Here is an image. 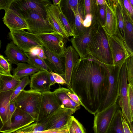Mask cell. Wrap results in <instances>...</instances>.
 Wrapping results in <instances>:
<instances>
[{
    "instance_id": "1",
    "label": "cell",
    "mask_w": 133,
    "mask_h": 133,
    "mask_svg": "<svg viewBox=\"0 0 133 133\" xmlns=\"http://www.w3.org/2000/svg\"><path fill=\"white\" fill-rule=\"evenodd\" d=\"M108 84L105 64L88 55L80 58L74 66L67 87L77 96L81 105L94 115L106 98Z\"/></svg>"
},
{
    "instance_id": "2",
    "label": "cell",
    "mask_w": 133,
    "mask_h": 133,
    "mask_svg": "<svg viewBox=\"0 0 133 133\" xmlns=\"http://www.w3.org/2000/svg\"><path fill=\"white\" fill-rule=\"evenodd\" d=\"M86 50L88 55L106 65H114L107 34L102 27L96 30Z\"/></svg>"
},
{
    "instance_id": "3",
    "label": "cell",
    "mask_w": 133,
    "mask_h": 133,
    "mask_svg": "<svg viewBox=\"0 0 133 133\" xmlns=\"http://www.w3.org/2000/svg\"><path fill=\"white\" fill-rule=\"evenodd\" d=\"M42 92L35 90H24L14 100L17 108L31 116L37 121Z\"/></svg>"
},
{
    "instance_id": "4",
    "label": "cell",
    "mask_w": 133,
    "mask_h": 133,
    "mask_svg": "<svg viewBox=\"0 0 133 133\" xmlns=\"http://www.w3.org/2000/svg\"><path fill=\"white\" fill-rule=\"evenodd\" d=\"M123 64L117 65L105 64L108 75V86L106 98L98 112L102 111L116 103L119 92L120 72Z\"/></svg>"
},
{
    "instance_id": "5",
    "label": "cell",
    "mask_w": 133,
    "mask_h": 133,
    "mask_svg": "<svg viewBox=\"0 0 133 133\" xmlns=\"http://www.w3.org/2000/svg\"><path fill=\"white\" fill-rule=\"evenodd\" d=\"M51 3L49 0H13L9 9L15 11L23 18L28 14L36 13L48 19L45 6Z\"/></svg>"
},
{
    "instance_id": "6",
    "label": "cell",
    "mask_w": 133,
    "mask_h": 133,
    "mask_svg": "<svg viewBox=\"0 0 133 133\" xmlns=\"http://www.w3.org/2000/svg\"><path fill=\"white\" fill-rule=\"evenodd\" d=\"M76 111L60 107L39 121L45 130L68 128L71 117Z\"/></svg>"
},
{
    "instance_id": "7",
    "label": "cell",
    "mask_w": 133,
    "mask_h": 133,
    "mask_svg": "<svg viewBox=\"0 0 133 133\" xmlns=\"http://www.w3.org/2000/svg\"><path fill=\"white\" fill-rule=\"evenodd\" d=\"M8 37L25 53H31L36 48L43 46L36 35L24 30L10 31Z\"/></svg>"
},
{
    "instance_id": "8",
    "label": "cell",
    "mask_w": 133,
    "mask_h": 133,
    "mask_svg": "<svg viewBox=\"0 0 133 133\" xmlns=\"http://www.w3.org/2000/svg\"><path fill=\"white\" fill-rule=\"evenodd\" d=\"M107 35L114 65L123 64L132 54L127 48L118 28L115 34Z\"/></svg>"
},
{
    "instance_id": "9",
    "label": "cell",
    "mask_w": 133,
    "mask_h": 133,
    "mask_svg": "<svg viewBox=\"0 0 133 133\" xmlns=\"http://www.w3.org/2000/svg\"><path fill=\"white\" fill-rule=\"evenodd\" d=\"M36 35L46 49L56 55L64 56L67 39L56 32Z\"/></svg>"
},
{
    "instance_id": "10",
    "label": "cell",
    "mask_w": 133,
    "mask_h": 133,
    "mask_svg": "<svg viewBox=\"0 0 133 133\" xmlns=\"http://www.w3.org/2000/svg\"><path fill=\"white\" fill-rule=\"evenodd\" d=\"M119 89L118 101L122 111L124 115L128 122H132L131 112L129 102L128 81L126 68L124 63L120 72Z\"/></svg>"
},
{
    "instance_id": "11",
    "label": "cell",
    "mask_w": 133,
    "mask_h": 133,
    "mask_svg": "<svg viewBox=\"0 0 133 133\" xmlns=\"http://www.w3.org/2000/svg\"><path fill=\"white\" fill-rule=\"evenodd\" d=\"M118 108L116 103L94 115L93 129L94 133H107Z\"/></svg>"
},
{
    "instance_id": "12",
    "label": "cell",
    "mask_w": 133,
    "mask_h": 133,
    "mask_svg": "<svg viewBox=\"0 0 133 133\" xmlns=\"http://www.w3.org/2000/svg\"><path fill=\"white\" fill-rule=\"evenodd\" d=\"M23 18L28 25V31L30 33L36 35L56 32L48 19L37 13L28 14Z\"/></svg>"
},
{
    "instance_id": "13",
    "label": "cell",
    "mask_w": 133,
    "mask_h": 133,
    "mask_svg": "<svg viewBox=\"0 0 133 133\" xmlns=\"http://www.w3.org/2000/svg\"><path fill=\"white\" fill-rule=\"evenodd\" d=\"M35 121V119L30 115L17 108L12 116L10 123L6 126L1 127L0 132L12 133Z\"/></svg>"
},
{
    "instance_id": "14",
    "label": "cell",
    "mask_w": 133,
    "mask_h": 133,
    "mask_svg": "<svg viewBox=\"0 0 133 133\" xmlns=\"http://www.w3.org/2000/svg\"><path fill=\"white\" fill-rule=\"evenodd\" d=\"M41 92L37 122L47 116L60 107L59 102L53 92L49 91Z\"/></svg>"
},
{
    "instance_id": "15",
    "label": "cell",
    "mask_w": 133,
    "mask_h": 133,
    "mask_svg": "<svg viewBox=\"0 0 133 133\" xmlns=\"http://www.w3.org/2000/svg\"><path fill=\"white\" fill-rule=\"evenodd\" d=\"M101 27L91 26L82 34L76 37L72 38L70 41L72 46L78 54L80 58L88 56L86 48L90 42L96 30Z\"/></svg>"
},
{
    "instance_id": "16",
    "label": "cell",
    "mask_w": 133,
    "mask_h": 133,
    "mask_svg": "<svg viewBox=\"0 0 133 133\" xmlns=\"http://www.w3.org/2000/svg\"><path fill=\"white\" fill-rule=\"evenodd\" d=\"M45 8L48 20L55 31L60 34L64 38L68 39L70 36L64 28L61 21L59 7L51 3L47 4Z\"/></svg>"
},
{
    "instance_id": "17",
    "label": "cell",
    "mask_w": 133,
    "mask_h": 133,
    "mask_svg": "<svg viewBox=\"0 0 133 133\" xmlns=\"http://www.w3.org/2000/svg\"><path fill=\"white\" fill-rule=\"evenodd\" d=\"M4 23L10 31L27 30L29 28L24 19L15 11L9 9L5 11L2 18Z\"/></svg>"
},
{
    "instance_id": "18",
    "label": "cell",
    "mask_w": 133,
    "mask_h": 133,
    "mask_svg": "<svg viewBox=\"0 0 133 133\" xmlns=\"http://www.w3.org/2000/svg\"><path fill=\"white\" fill-rule=\"evenodd\" d=\"M40 70L30 76V89L41 92L50 91V86L49 72Z\"/></svg>"
},
{
    "instance_id": "19",
    "label": "cell",
    "mask_w": 133,
    "mask_h": 133,
    "mask_svg": "<svg viewBox=\"0 0 133 133\" xmlns=\"http://www.w3.org/2000/svg\"><path fill=\"white\" fill-rule=\"evenodd\" d=\"M65 58V72L62 77L65 80L67 87L70 86L71 75L73 69L80 58L78 54L72 46L66 47L64 54Z\"/></svg>"
},
{
    "instance_id": "20",
    "label": "cell",
    "mask_w": 133,
    "mask_h": 133,
    "mask_svg": "<svg viewBox=\"0 0 133 133\" xmlns=\"http://www.w3.org/2000/svg\"><path fill=\"white\" fill-rule=\"evenodd\" d=\"M46 57L47 63L54 72L61 76H64L65 72V58L64 56L56 55L43 46Z\"/></svg>"
},
{
    "instance_id": "21",
    "label": "cell",
    "mask_w": 133,
    "mask_h": 133,
    "mask_svg": "<svg viewBox=\"0 0 133 133\" xmlns=\"http://www.w3.org/2000/svg\"><path fill=\"white\" fill-rule=\"evenodd\" d=\"M14 91L0 92V117L2 127L8 125L11 122L9 104Z\"/></svg>"
},
{
    "instance_id": "22",
    "label": "cell",
    "mask_w": 133,
    "mask_h": 133,
    "mask_svg": "<svg viewBox=\"0 0 133 133\" xmlns=\"http://www.w3.org/2000/svg\"><path fill=\"white\" fill-rule=\"evenodd\" d=\"M4 52L6 58L11 64L28 62V59L25 53L12 41L7 44Z\"/></svg>"
},
{
    "instance_id": "23",
    "label": "cell",
    "mask_w": 133,
    "mask_h": 133,
    "mask_svg": "<svg viewBox=\"0 0 133 133\" xmlns=\"http://www.w3.org/2000/svg\"><path fill=\"white\" fill-rule=\"evenodd\" d=\"M122 7L124 22V35L123 38L126 46L132 54H133V21L125 9L121 0H120Z\"/></svg>"
},
{
    "instance_id": "24",
    "label": "cell",
    "mask_w": 133,
    "mask_h": 133,
    "mask_svg": "<svg viewBox=\"0 0 133 133\" xmlns=\"http://www.w3.org/2000/svg\"><path fill=\"white\" fill-rule=\"evenodd\" d=\"M79 4V0H61L60 4L57 5L69 22L72 28Z\"/></svg>"
},
{
    "instance_id": "25",
    "label": "cell",
    "mask_w": 133,
    "mask_h": 133,
    "mask_svg": "<svg viewBox=\"0 0 133 133\" xmlns=\"http://www.w3.org/2000/svg\"><path fill=\"white\" fill-rule=\"evenodd\" d=\"M67 89L68 88L60 87L53 92L57 98L61 108L73 109L76 111L80 109L81 105L71 99L68 94Z\"/></svg>"
},
{
    "instance_id": "26",
    "label": "cell",
    "mask_w": 133,
    "mask_h": 133,
    "mask_svg": "<svg viewBox=\"0 0 133 133\" xmlns=\"http://www.w3.org/2000/svg\"><path fill=\"white\" fill-rule=\"evenodd\" d=\"M83 5L85 16L90 14L92 16L91 26L95 27L101 25L98 17L99 6L96 0H83Z\"/></svg>"
},
{
    "instance_id": "27",
    "label": "cell",
    "mask_w": 133,
    "mask_h": 133,
    "mask_svg": "<svg viewBox=\"0 0 133 133\" xmlns=\"http://www.w3.org/2000/svg\"><path fill=\"white\" fill-rule=\"evenodd\" d=\"M21 79L10 74L0 73V92L14 90Z\"/></svg>"
},
{
    "instance_id": "28",
    "label": "cell",
    "mask_w": 133,
    "mask_h": 133,
    "mask_svg": "<svg viewBox=\"0 0 133 133\" xmlns=\"http://www.w3.org/2000/svg\"><path fill=\"white\" fill-rule=\"evenodd\" d=\"M85 18L83 0H79V5L76 11L75 22L73 26L75 37L82 34L88 28H85L83 25Z\"/></svg>"
},
{
    "instance_id": "29",
    "label": "cell",
    "mask_w": 133,
    "mask_h": 133,
    "mask_svg": "<svg viewBox=\"0 0 133 133\" xmlns=\"http://www.w3.org/2000/svg\"><path fill=\"white\" fill-rule=\"evenodd\" d=\"M107 5L105 22L102 27L107 34L113 35L115 34L118 28L116 16L114 12Z\"/></svg>"
},
{
    "instance_id": "30",
    "label": "cell",
    "mask_w": 133,
    "mask_h": 133,
    "mask_svg": "<svg viewBox=\"0 0 133 133\" xmlns=\"http://www.w3.org/2000/svg\"><path fill=\"white\" fill-rule=\"evenodd\" d=\"M16 64L17 67L13 69V75L20 79L31 76L40 70L26 62H19Z\"/></svg>"
},
{
    "instance_id": "31",
    "label": "cell",
    "mask_w": 133,
    "mask_h": 133,
    "mask_svg": "<svg viewBox=\"0 0 133 133\" xmlns=\"http://www.w3.org/2000/svg\"><path fill=\"white\" fill-rule=\"evenodd\" d=\"M25 54L28 59L27 63L41 70L48 72L53 71V70L45 60L32 53H25Z\"/></svg>"
},
{
    "instance_id": "32",
    "label": "cell",
    "mask_w": 133,
    "mask_h": 133,
    "mask_svg": "<svg viewBox=\"0 0 133 133\" xmlns=\"http://www.w3.org/2000/svg\"><path fill=\"white\" fill-rule=\"evenodd\" d=\"M122 115V111L118 109L115 114L107 133H124Z\"/></svg>"
},
{
    "instance_id": "33",
    "label": "cell",
    "mask_w": 133,
    "mask_h": 133,
    "mask_svg": "<svg viewBox=\"0 0 133 133\" xmlns=\"http://www.w3.org/2000/svg\"><path fill=\"white\" fill-rule=\"evenodd\" d=\"M68 128L69 133H85L82 124L73 116L71 117Z\"/></svg>"
},
{
    "instance_id": "34",
    "label": "cell",
    "mask_w": 133,
    "mask_h": 133,
    "mask_svg": "<svg viewBox=\"0 0 133 133\" xmlns=\"http://www.w3.org/2000/svg\"><path fill=\"white\" fill-rule=\"evenodd\" d=\"M115 13L116 16L118 28L123 39L124 35V24L122 7L120 0Z\"/></svg>"
},
{
    "instance_id": "35",
    "label": "cell",
    "mask_w": 133,
    "mask_h": 133,
    "mask_svg": "<svg viewBox=\"0 0 133 133\" xmlns=\"http://www.w3.org/2000/svg\"><path fill=\"white\" fill-rule=\"evenodd\" d=\"M125 65L127 77L129 84L133 85V54L126 59Z\"/></svg>"
},
{
    "instance_id": "36",
    "label": "cell",
    "mask_w": 133,
    "mask_h": 133,
    "mask_svg": "<svg viewBox=\"0 0 133 133\" xmlns=\"http://www.w3.org/2000/svg\"><path fill=\"white\" fill-rule=\"evenodd\" d=\"M30 82V79L29 76L25 77L21 79L19 84L14 90L11 96L10 101L14 100L16 97L24 90L25 87Z\"/></svg>"
},
{
    "instance_id": "37",
    "label": "cell",
    "mask_w": 133,
    "mask_h": 133,
    "mask_svg": "<svg viewBox=\"0 0 133 133\" xmlns=\"http://www.w3.org/2000/svg\"><path fill=\"white\" fill-rule=\"evenodd\" d=\"M11 65L8 60L3 55L0 56V73L10 74Z\"/></svg>"
},
{
    "instance_id": "38",
    "label": "cell",
    "mask_w": 133,
    "mask_h": 133,
    "mask_svg": "<svg viewBox=\"0 0 133 133\" xmlns=\"http://www.w3.org/2000/svg\"><path fill=\"white\" fill-rule=\"evenodd\" d=\"M59 9L60 17L64 28L70 36L74 37L75 35L72 26L60 8Z\"/></svg>"
},
{
    "instance_id": "39",
    "label": "cell",
    "mask_w": 133,
    "mask_h": 133,
    "mask_svg": "<svg viewBox=\"0 0 133 133\" xmlns=\"http://www.w3.org/2000/svg\"><path fill=\"white\" fill-rule=\"evenodd\" d=\"M107 5V3L106 5L99 6L98 18L99 21L102 26L104 25L105 22Z\"/></svg>"
},
{
    "instance_id": "40",
    "label": "cell",
    "mask_w": 133,
    "mask_h": 133,
    "mask_svg": "<svg viewBox=\"0 0 133 133\" xmlns=\"http://www.w3.org/2000/svg\"><path fill=\"white\" fill-rule=\"evenodd\" d=\"M129 102L131 112L132 122L133 121V85L128 84Z\"/></svg>"
},
{
    "instance_id": "41",
    "label": "cell",
    "mask_w": 133,
    "mask_h": 133,
    "mask_svg": "<svg viewBox=\"0 0 133 133\" xmlns=\"http://www.w3.org/2000/svg\"><path fill=\"white\" fill-rule=\"evenodd\" d=\"M125 9L133 21V8L130 0H121Z\"/></svg>"
},
{
    "instance_id": "42",
    "label": "cell",
    "mask_w": 133,
    "mask_h": 133,
    "mask_svg": "<svg viewBox=\"0 0 133 133\" xmlns=\"http://www.w3.org/2000/svg\"><path fill=\"white\" fill-rule=\"evenodd\" d=\"M30 53L35 55L43 59H46L43 47L39 46L36 47L32 50Z\"/></svg>"
},
{
    "instance_id": "43",
    "label": "cell",
    "mask_w": 133,
    "mask_h": 133,
    "mask_svg": "<svg viewBox=\"0 0 133 133\" xmlns=\"http://www.w3.org/2000/svg\"><path fill=\"white\" fill-rule=\"evenodd\" d=\"M53 75L55 81V83L61 85L67 84L65 79L59 74L53 71L50 72Z\"/></svg>"
},
{
    "instance_id": "44",
    "label": "cell",
    "mask_w": 133,
    "mask_h": 133,
    "mask_svg": "<svg viewBox=\"0 0 133 133\" xmlns=\"http://www.w3.org/2000/svg\"><path fill=\"white\" fill-rule=\"evenodd\" d=\"M122 118L124 133H132L126 118L122 112Z\"/></svg>"
},
{
    "instance_id": "45",
    "label": "cell",
    "mask_w": 133,
    "mask_h": 133,
    "mask_svg": "<svg viewBox=\"0 0 133 133\" xmlns=\"http://www.w3.org/2000/svg\"><path fill=\"white\" fill-rule=\"evenodd\" d=\"M13 0H0V9L4 10L5 11L9 9Z\"/></svg>"
},
{
    "instance_id": "46",
    "label": "cell",
    "mask_w": 133,
    "mask_h": 133,
    "mask_svg": "<svg viewBox=\"0 0 133 133\" xmlns=\"http://www.w3.org/2000/svg\"><path fill=\"white\" fill-rule=\"evenodd\" d=\"M67 94L71 99L73 101L79 105H81L80 100L77 96L68 88Z\"/></svg>"
},
{
    "instance_id": "47",
    "label": "cell",
    "mask_w": 133,
    "mask_h": 133,
    "mask_svg": "<svg viewBox=\"0 0 133 133\" xmlns=\"http://www.w3.org/2000/svg\"><path fill=\"white\" fill-rule=\"evenodd\" d=\"M34 123L21 128L12 133H31Z\"/></svg>"
},
{
    "instance_id": "48",
    "label": "cell",
    "mask_w": 133,
    "mask_h": 133,
    "mask_svg": "<svg viewBox=\"0 0 133 133\" xmlns=\"http://www.w3.org/2000/svg\"><path fill=\"white\" fill-rule=\"evenodd\" d=\"M37 133H69L68 128L61 129H51L38 132Z\"/></svg>"
},
{
    "instance_id": "49",
    "label": "cell",
    "mask_w": 133,
    "mask_h": 133,
    "mask_svg": "<svg viewBox=\"0 0 133 133\" xmlns=\"http://www.w3.org/2000/svg\"><path fill=\"white\" fill-rule=\"evenodd\" d=\"M108 5L115 12L116 8L118 5L119 0H106Z\"/></svg>"
},
{
    "instance_id": "50",
    "label": "cell",
    "mask_w": 133,
    "mask_h": 133,
    "mask_svg": "<svg viewBox=\"0 0 133 133\" xmlns=\"http://www.w3.org/2000/svg\"><path fill=\"white\" fill-rule=\"evenodd\" d=\"M92 17L91 15L88 14L85 16V19L83 23L84 26L86 28L90 27L92 24Z\"/></svg>"
},
{
    "instance_id": "51",
    "label": "cell",
    "mask_w": 133,
    "mask_h": 133,
    "mask_svg": "<svg viewBox=\"0 0 133 133\" xmlns=\"http://www.w3.org/2000/svg\"><path fill=\"white\" fill-rule=\"evenodd\" d=\"M17 108L14 100L10 101L9 104V112L11 120L13 114L16 110Z\"/></svg>"
},
{
    "instance_id": "52",
    "label": "cell",
    "mask_w": 133,
    "mask_h": 133,
    "mask_svg": "<svg viewBox=\"0 0 133 133\" xmlns=\"http://www.w3.org/2000/svg\"><path fill=\"white\" fill-rule=\"evenodd\" d=\"M49 74L50 81V87H51L52 85L55 84L56 83L53 75L50 72H49Z\"/></svg>"
},
{
    "instance_id": "53",
    "label": "cell",
    "mask_w": 133,
    "mask_h": 133,
    "mask_svg": "<svg viewBox=\"0 0 133 133\" xmlns=\"http://www.w3.org/2000/svg\"><path fill=\"white\" fill-rule=\"evenodd\" d=\"M97 4L99 6L107 4L106 0H96Z\"/></svg>"
},
{
    "instance_id": "54",
    "label": "cell",
    "mask_w": 133,
    "mask_h": 133,
    "mask_svg": "<svg viewBox=\"0 0 133 133\" xmlns=\"http://www.w3.org/2000/svg\"><path fill=\"white\" fill-rule=\"evenodd\" d=\"M61 0H52L53 4L54 5L57 6L59 5L61 2Z\"/></svg>"
},
{
    "instance_id": "55",
    "label": "cell",
    "mask_w": 133,
    "mask_h": 133,
    "mask_svg": "<svg viewBox=\"0 0 133 133\" xmlns=\"http://www.w3.org/2000/svg\"><path fill=\"white\" fill-rule=\"evenodd\" d=\"M129 125L131 131L132 133H133V126L132 125V122L128 123Z\"/></svg>"
},
{
    "instance_id": "56",
    "label": "cell",
    "mask_w": 133,
    "mask_h": 133,
    "mask_svg": "<svg viewBox=\"0 0 133 133\" xmlns=\"http://www.w3.org/2000/svg\"><path fill=\"white\" fill-rule=\"evenodd\" d=\"M130 1L132 6L133 8V0H130Z\"/></svg>"
}]
</instances>
